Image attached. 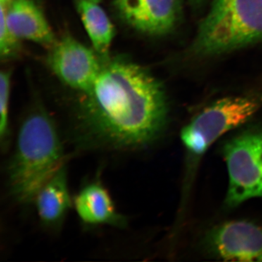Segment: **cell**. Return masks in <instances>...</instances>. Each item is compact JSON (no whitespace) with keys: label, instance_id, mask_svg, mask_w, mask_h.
I'll use <instances>...</instances> for the list:
<instances>
[{"label":"cell","instance_id":"obj_1","mask_svg":"<svg viewBox=\"0 0 262 262\" xmlns=\"http://www.w3.org/2000/svg\"><path fill=\"white\" fill-rule=\"evenodd\" d=\"M81 108V134L95 145L140 148L158 137L166 122L163 88L141 66L126 60L103 64Z\"/></svg>","mask_w":262,"mask_h":262},{"label":"cell","instance_id":"obj_2","mask_svg":"<svg viewBox=\"0 0 262 262\" xmlns=\"http://www.w3.org/2000/svg\"><path fill=\"white\" fill-rule=\"evenodd\" d=\"M63 163V147L53 119L42 110L29 113L19 127L8 165L12 196L19 203L34 201L38 191Z\"/></svg>","mask_w":262,"mask_h":262},{"label":"cell","instance_id":"obj_3","mask_svg":"<svg viewBox=\"0 0 262 262\" xmlns=\"http://www.w3.org/2000/svg\"><path fill=\"white\" fill-rule=\"evenodd\" d=\"M262 39V0H213L202 22L191 53L216 56Z\"/></svg>","mask_w":262,"mask_h":262},{"label":"cell","instance_id":"obj_4","mask_svg":"<svg viewBox=\"0 0 262 262\" xmlns=\"http://www.w3.org/2000/svg\"><path fill=\"white\" fill-rule=\"evenodd\" d=\"M256 98L231 97L205 108L181 133L184 145L194 154L204 152L225 133L248 121L258 111Z\"/></svg>","mask_w":262,"mask_h":262},{"label":"cell","instance_id":"obj_5","mask_svg":"<svg viewBox=\"0 0 262 262\" xmlns=\"http://www.w3.org/2000/svg\"><path fill=\"white\" fill-rule=\"evenodd\" d=\"M224 155L229 173L228 206L262 196V132L236 136L226 144Z\"/></svg>","mask_w":262,"mask_h":262},{"label":"cell","instance_id":"obj_6","mask_svg":"<svg viewBox=\"0 0 262 262\" xmlns=\"http://www.w3.org/2000/svg\"><path fill=\"white\" fill-rule=\"evenodd\" d=\"M50 49L48 63L55 75L70 88L89 92L102 68L98 53L70 36Z\"/></svg>","mask_w":262,"mask_h":262},{"label":"cell","instance_id":"obj_7","mask_svg":"<svg viewBox=\"0 0 262 262\" xmlns=\"http://www.w3.org/2000/svg\"><path fill=\"white\" fill-rule=\"evenodd\" d=\"M114 4L125 23L147 35L168 34L179 18V0H114Z\"/></svg>","mask_w":262,"mask_h":262},{"label":"cell","instance_id":"obj_8","mask_svg":"<svg viewBox=\"0 0 262 262\" xmlns=\"http://www.w3.org/2000/svg\"><path fill=\"white\" fill-rule=\"evenodd\" d=\"M212 251L228 261H262V229L245 221L231 222L211 233Z\"/></svg>","mask_w":262,"mask_h":262},{"label":"cell","instance_id":"obj_9","mask_svg":"<svg viewBox=\"0 0 262 262\" xmlns=\"http://www.w3.org/2000/svg\"><path fill=\"white\" fill-rule=\"evenodd\" d=\"M7 24L21 40L32 41L51 48L57 42L51 26L34 0H13L8 6L1 5Z\"/></svg>","mask_w":262,"mask_h":262},{"label":"cell","instance_id":"obj_10","mask_svg":"<svg viewBox=\"0 0 262 262\" xmlns=\"http://www.w3.org/2000/svg\"><path fill=\"white\" fill-rule=\"evenodd\" d=\"M79 218L87 225L124 227L126 220L117 211L106 188L99 181L84 186L74 199Z\"/></svg>","mask_w":262,"mask_h":262},{"label":"cell","instance_id":"obj_11","mask_svg":"<svg viewBox=\"0 0 262 262\" xmlns=\"http://www.w3.org/2000/svg\"><path fill=\"white\" fill-rule=\"evenodd\" d=\"M38 216L48 227H58L72 206L64 165L40 188L36 194Z\"/></svg>","mask_w":262,"mask_h":262},{"label":"cell","instance_id":"obj_12","mask_svg":"<svg viewBox=\"0 0 262 262\" xmlns=\"http://www.w3.org/2000/svg\"><path fill=\"white\" fill-rule=\"evenodd\" d=\"M77 8L94 51L102 57L107 56L115 36V29L99 3L77 0Z\"/></svg>","mask_w":262,"mask_h":262},{"label":"cell","instance_id":"obj_13","mask_svg":"<svg viewBox=\"0 0 262 262\" xmlns=\"http://www.w3.org/2000/svg\"><path fill=\"white\" fill-rule=\"evenodd\" d=\"M10 90V73L2 72L0 75V137L3 146L7 145L9 137Z\"/></svg>","mask_w":262,"mask_h":262},{"label":"cell","instance_id":"obj_14","mask_svg":"<svg viewBox=\"0 0 262 262\" xmlns=\"http://www.w3.org/2000/svg\"><path fill=\"white\" fill-rule=\"evenodd\" d=\"M0 17V53L2 57L8 58L18 50L20 39L10 31L5 20L4 12L2 9Z\"/></svg>","mask_w":262,"mask_h":262},{"label":"cell","instance_id":"obj_15","mask_svg":"<svg viewBox=\"0 0 262 262\" xmlns=\"http://www.w3.org/2000/svg\"><path fill=\"white\" fill-rule=\"evenodd\" d=\"M204 1L205 0H189L191 4L194 5V6H200V5L203 4Z\"/></svg>","mask_w":262,"mask_h":262},{"label":"cell","instance_id":"obj_16","mask_svg":"<svg viewBox=\"0 0 262 262\" xmlns=\"http://www.w3.org/2000/svg\"><path fill=\"white\" fill-rule=\"evenodd\" d=\"M13 1V0H0V2H1V5H3V6L4 7L8 6V5H9Z\"/></svg>","mask_w":262,"mask_h":262},{"label":"cell","instance_id":"obj_17","mask_svg":"<svg viewBox=\"0 0 262 262\" xmlns=\"http://www.w3.org/2000/svg\"><path fill=\"white\" fill-rule=\"evenodd\" d=\"M89 1H93V2H95V3H99L100 1H101V0H89Z\"/></svg>","mask_w":262,"mask_h":262}]
</instances>
